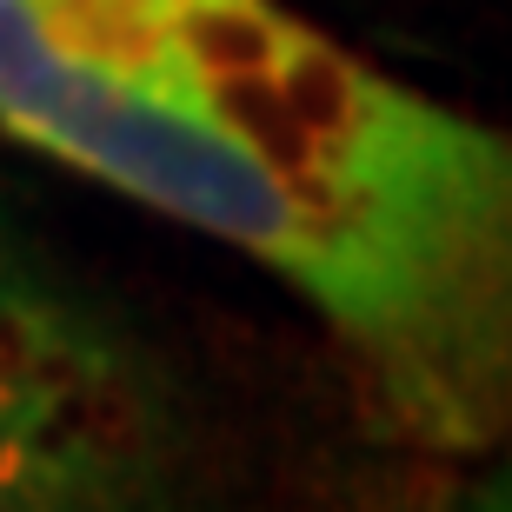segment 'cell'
<instances>
[{"instance_id":"7a4b0ae2","label":"cell","mask_w":512,"mask_h":512,"mask_svg":"<svg viewBox=\"0 0 512 512\" xmlns=\"http://www.w3.org/2000/svg\"><path fill=\"white\" fill-rule=\"evenodd\" d=\"M213 433L173 360L0 213V512L180 506Z\"/></svg>"},{"instance_id":"6da1fadb","label":"cell","mask_w":512,"mask_h":512,"mask_svg":"<svg viewBox=\"0 0 512 512\" xmlns=\"http://www.w3.org/2000/svg\"><path fill=\"white\" fill-rule=\"evenodd\" d=\"M0 133L293 293L366 419L512 453V127L286 0H0Z\"/></svg>"}]
</instances>
